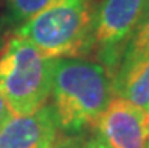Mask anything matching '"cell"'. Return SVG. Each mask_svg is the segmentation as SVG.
<instances>
[{
	"mask_svg": "<svg viewBox=\"0 0 149 148\" xmlns=\"http://www.w3.org/2000/svg\"><path fill=\"white\" fill-rule=\"evenodd\" d=\"M51 107L60 132L80 136L93 128L115 97L113 76L89 58L54 59Z\"/></svg>",
	"mask_w": 149,
	"mask_h": 148,
	"instance_id": "obj_1",
	"label": "cell"
},
{
	"mask_svg": "<svg viewBox=\"0 0 149 148\" xmlns=\"http://www.w3.org/2000/svg\"><path fill=\"white\" fill-rule=\"evenodd\" d=\"M54 59L12 32L0 50V95L14 115H29L47 103Z\"/></svg>",
	"mask_w": 149,
	"mask_h": 148,
	"instance_id": "obj_2",
	"label": "cell"
},
{
	"mask_svg": "<svg viewBox=\"0 0 149 148\" xmlns=\"http://www.w3.org/2000/svg\"><path fill=\"white\" fill-rule=\"evenodd\" d=\"M95 0H48L17 27L47 58H86Z\"/></svg>",
	"mask_w": 149,
	"mask_h": 148,
	"instance_id": "obj_3",
	"label": "cell"
},
{
	"mask_svg": "<svg viewBox=\"0 0 149 148\" xmlns=\"http://www.w3.org/2000/svg\"><path fill=\"white\" fill-rule=\"evenodd\" d=\"M149 0H100L91 21L86 58L104 65L115 77L122 53Z\"/></svg>",
	"mask_w": 149,
	"mask_h": 148,
	"instance_id": "obj_4",
	"label": "cell"
},
{
	"mask_svg": "<svg viewBox=\"0 0 149 148\" xmlns=\"http://www.w3.org/2000/svg\"><path fill=\"white\" fill-rule=\"evenodd\" d=\"M93 130L110 148H148L149 114L115 95Z\"/></svg>",
	"mask_w": 149,
	"mask_h": 148,
	"instance_id": "obj_5",
	"label": "cell"
},
{
	"mask_svg": "<svg viewBox=\"0 0 149 148\" xmlns=\"http://www.w3.org/2000/svg\"><path fill=\"white\" fill-rule=\"evenodd\" d=\"M62 132L51 104L29 115H12L0 130V148H56Z\"/></svg>",
	"mask_w": 149,
	"mask_h": 148,
	"instance_id": "obj_6",
	"label": "cell"
},
{
	"mask_svg": "<svg viewBox=\"0 0 149 148\" xmlns=\"http://www.w3.org/2000/svg\"><path fill=\"white\" fill-rule=\"evenodd\" d=\"M116 97H122L149 114V59L143 60L125 74L113 79Z\"/></svg>",
	"mask_w": 149,
	"mask_h": 148,
	"instance_id": "obj_7",
	"label": "cell"
},
{
	"mask_svg": "<svg viewBox=\"0 0 149 148\" xmlns=\"http://www.w3.org/2000/svg\"><path fill=\"white\" fill-rule=\"evenodd\" d=\"M146 59H149V2L124 48L115 77L125 74L130 68H133L134 65L143 62Z\"/></svg>",
	"mask_w": 149,
	"mask_h": 148,
	"instance_id": "obj_8",
	"label": "cell"
},
{
	"mask_svg": "<svg viewBox=\"0 0 149 148\" xmlns=\"http://www.w3.org/2000/svg\"><path fill=\"white\" fill-rule=\"evenodd\" d=\"M48 0H6V21L8 24L20 26L36 14Z\"/></svg>",
	"mask_w": 149,
	"mask_h": 148,
	"instance_id": "obj_9",
	"label": "cell"
},
{
	"mask_svg": "<svg viewBox=\"0 0 149 148\" xmlns=\"http://www.w3.org/2000/svg\"><path fill=\"white\" fill-rule=\"evenodd\" d=\"M83 144H84V137L81 135L80 136H69L65 141H60L56 148H83Z\"/></svg>",
	"mask_w": 149,
	"mask_h": 148,
	"instance_id": "obj_10",
	"label": "cell"
},
{
	"mask_svg": "<svg viewBox=\"0 0 149 148\" xmlns=\"http://www.w3.org/2000/svg\"><path fill=\"white\" fill-rule=\"evenodd\" d=\"M12 110L9 109V106L6 104V101L3 100V97L0 95V130H2V127L9 121V118L12 116Z\"/></svg>",
	"mask_w": 149,
	"mask_h": 148,
	"instance_id": "obj_11",
	"label": "cell"
},
{
	"mask_svg": "<svg viewBox=\"0 0 149 148\" xmlns=\"http://www.w3.org/2000/svg\"><path fill=\"white\" fill-rule=\"evenodd\" d=\"M83 148H110L106 142L102 141V139L96 135V133H93L91 137H87V139H84V144H83Z\"/></svg>",
	"mask_w": 149,
	"mask_h": 148,
	"instance_id": "obj_12",
	"label": "cell"
},
{
	"mask_svg": "<svg viewBox=\"0 0 149 148\" xmlns=\"http://www.w3.org/2000/svg\"><path fill=\"white\" fill-rule=\"evenodd\" d=\"M3 23L5 21H0V50H2L3 41H5V36H3Z\"/></svg>",
	"mask_w": 149,
	"mask_h": 148,
	"instance_id": "obj_13",
	"label": "cell"
},
{
	"mask_svg": "<svg viewBox=\"0 0 149 148\" xmlns=\"http://www.w3.org/2000/svg\"><path fill=\"white\" fill-rule=\"evenodd\" d=\"M148 148H149V141H148Z\"/></svg>",
	"mask_w": 149,
	"mask_h": 148,
	"instance_id": "obj_14",
	"label": "cell"
}]
</instances>
